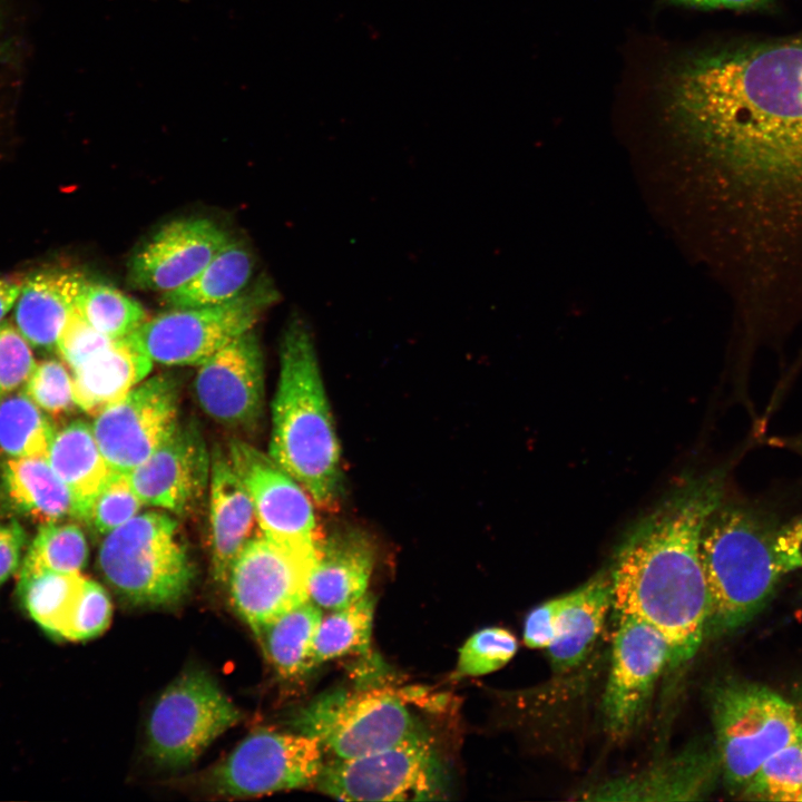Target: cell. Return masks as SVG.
Wrapping results in <instances>:
<instances>
[{"label":"cell","instance_id":"1","mask_svg":"<svg viewBox=\"0 0 802 802\" xmlns=\"http://www.w3.org/2000/svg\"><path fill=\"white\" fill-rule=\"evenodd\" d=\"M663 99L737 169L750 275L802 277V32L691 55L668 72Z\"/></svg>","mask_w":802,"mask_h":802},{"label":"cell","instance_id":"2","mask_svg":"<svg viewBox=\"0 0 802 802\" xmlns=\"http://www.w3.org/2000/svg\"><path fill=\"white\" fill-rule=\"evenodd\" d=\"M724 486L722 470L684 475L627 528L607 568L612 608L655 627L671 647L672 666L688 662L705 637L707 590L698 545Z\"/></svg>","mask_w":802,"mask_h":802},{"label":"cell","instance_id":"3","mask_svg":"<svg viewBox=\"0 0 802 802\" xmlns=\"http://www.w3.org/2000/svg\"><path fill=\"white\" fill-rule=\"evenodd\" d=\"M270 457L319 507L338 505L343 489L341 447L312 331L297 314L288 320L280 342Z\"/></svg>","mask_w":802,"mask_h":802},{"label":"cell","instance_id":"4","mask_svg":"<svg viewBox=\"0 0 802 802\" xmlns=\"http://www.w3.org/2000/svg\"><path fill=\"white\" fill-rule=\"evenodd\" d=\"M779 528L757 509L724 499L707 516L698 545L705 637L736 632L766 606L784 575L775 554Z\"/></svg>","mask_w":802,"mask_h":802},{"label":"cell","instance_id":"5","mask_svg":"<svg viewBox=\"0 0 802 802\" xmlns=\"http://www.w3.org/2000/svg\"><path fill=\"white\" fill-rule=\"evenodd\" d=\"M97 561L107 583L138 606L175 605L194 579L176 520L159 511L136 515L106 534Z\"/></svg>","mask_w":802,"mask_h":802},{"label":"cell","instance_id":"6","mask_svg":"<svg viewBox=\"0 0 802 802\" xmlns=\"http://www.w3.org/2000/svg\"><path fill=\"white\" fill-rule=\"evenodd\" d=\"M711 713L715 751L731 793L740 794L762 764L796 742L802 731L796 707L756 683L726 681L716 685Z\"/></svg>","mask_w":802,"mask_h":802},{"label":"cell","instance_id":"7","mask_svg":"<svg viewBox=\"0 0 802 802\" xmlns=\"http://www.w3.org/2000/svg\"><path fill=\"white\" fill-rule=\"evenodd\" d=\"M239 718L238 708L211 675L187 671L154 704L147 722V753L159 766H187Z\"/></svg>","mask_w":802,"mask_h":802},{"label":"cell","instance_id":"8","mask_svg":"<svg viewBox=\"0 0 802 802\" xmlns=\"http://www.w3.org/2000/svg\"><path fill=\"white\" fill-rule=\"evenodd\" d=\"M291 723L338 759L369 754L420 733L401 696L385 689L322 695Z\"/></svg>","mask_w":802,"mask_h":802},{"label":"cell","instance_id":"9","mask_svg":"<svg viewBox=\"0 0 802 802\" xmlns=\"http://www.w3.org/2000/svg\"><path fill=\"white\" fill-rule=\"evenodd\" d=\"M276 300L267 285L246 290L228 302L192 309H170L146 320L129 334L153 361L166 365L202 364L237 336L253 329Z\"/></svg>","mask_w":802,"mask_h":802},{"label":"cell","instance_id":"10","mask_svg":"<svg viewBox=\"0 0 802 802\" xmlns=\"http://www.w3.org/2000/svg\"><path fill=\"white\" fill-rule=\"evenodd\" d=\"M438 763L423 733L352 759L323 763L316 779L322 793L342 801L426 799L437 784Z\"/></svg>","mask_w":802,"mask_h":802},{"label":"cell","instance_id":"11","mask_svg":"<svg viewBox=\"0 0 802 802\" xmlns=\"http://www.w3.org/2000/svg\"><path fill=\"white\" fill-rule=\"evenodd\" d=\"M323 747L301 733L257 730L245 737L211 773L216 793L254 796L315 783Z\"/></svg>","mask_w":802,"mask_h":802},{"label":"cell","instance_id":"12","mask_svg":"<svg viewBox=\"0 0 802 802\" xmlns=\"http://www.w3.org/2000/svg\"><path fill=\"white\" fill-rule=\"evenodd\" d=\"M317 554L263 534L245 545L226 583L233 607L252 630L309 599V579Z\"/></svg>","mask_w":802,"mask_h":802},{"label":"cell","instance_id":"13","mask_svg":"<svg viewBox=\"0 0 802 802\" xmlns=\"http://www.w3.org/2000/svg\"><path fill=\"white\" fill-rule=\"evenodd\" d=\"M178 382L155 375L137 384L91 424L111 472L128 473L143 463L178 424Z\"/></svg>","mask_w":802,"mask_h":802},{"label":"cell","instance_id":"14","mask_svg":"<svg viewBox=\"0 0 802 802\" xmlns=\"http://www.w3.org/2000/svg\"><path fill=\"white\" fill-rule=\"evenodd\" d=\"M228 458L248 491L264 536L280 544L317 554L320 534L313 499L304 487L271 457L233 439Z\"/></svg>","mask_w":802,"mask_h":802},{"label":"cell","instance_id":"15","mask_svg":"<svg viewBox=\"0 0 802 802\" xmlns=\"http://www.w3.org/2000/svg\"><path fill=\"white\" fill-rule=\"evenodd\" d=\"M666 638L633 615H618L602 711L607 734L625 739L639 723L656 682L671 662Z\"/></svg>","mask_w":802,"mask_h":802},{"label":"cell","instance_id":"16","mask_svg":"<svg viewBox=\"0 0 802 802\" xmlns=\"http://www.w3.org/2000/svg\"><path fill=\"white\" fill-rule=\"evenodd\" d=\"M199 365L194 391L203 411L227 427H254L264 410V361L256 334L243 333Z\"/></svg>","mask_w":802,"mask_h":802},{"label":"cell","instance_id":"17","mask_svg":"<svg viewBox=\"0 0 802 802\" xmlns=\"http://www.w3.org/2000/svg\"><path fill=\"white\" fill-rule=\"evenodd\" d=\"M228 239L208 218L169 222L130 257L128 282L138 290L173 291L193 280Z\"/></svg>","mask_w":802,"mask_h":802},{"label":"cell","instance_id":"18","mask_svg":"<svg viewBox=\"0 0 802 802\" xmlns=\"http://www.w3.org/2000/svg\"><path fill=\"white\" fill-rule=\"evenodd\" d=\"M211 454L194 422H178L166 440L128 472L143 505L184 514L209 483Z\"/></svg>","mask_w":802,"mask_h":802},{"label":"cell","instance_id":"19","mask_svg":"<svg viewBox=\"0 0 802 802\" xmlns=\"http://www.w3.org/2000/svg\"><path fill=\"white\" fill-rule=\"evenodd\" d=\"M208 490L212 570L217 581L226 583L234 560L253 538L257 520L248 491L219 448L211 453Z\"/></svg>","mask_w":802,"mask_h":802},{"label":"cell","instance_id":"20","mask_svg":"<svg viewBox=\"0 0 802 802\" xmlns=\"http://www.w3.org/2000/svg\"><path fill=\"white\" fill-rule=\"evenodd\" d=\"M374 566V545L361 529L345 527L323 538L309 579V599L321 609L345 607L363 595Z\"/></svg>","mask_w":802,"mask_h":802},{"label":"cell","instance_id":"21","mask_svg":"<svg viewBox=\"0 0 802 802\" xmlns=\"http://www.w3.org/2000/svg\"><path fill=\"white\" fill-rule=\"evenodd\" d=\"M86 281L71 270H46L22 281L12 309L13 324L32 348L56 349Z\"/></svg>","mask_w":802,"mask_h":802},{"label":"cell","instance_id":"22","mask_svg":"<svg viewBox=\"0 0 802 802\" xmlns=\"http://www.w3.org/2000/svg\"><path fill=\"white\" fill-rule=\"evenodd\" d=\"M153 361L129 335L72 370L77 407L92 417L124 399L153 369Z\"/></svg>","mask_w":802,"mask_h":802},{"label":"cell","instance_id":"23","mask_svg":"<svg viewBox=\"0 0 802 802\" xmlns=\"http://www.w3.org/2000/svg\"><path fill=\"white\" fill-rule=\"evenodd\" d=\"M612 604V580L607 568L564 595L557 636L546 648L555 672H567L587 657L604 627Z\"/></svg>","mask_w":802,"mask_h":802},{"label":"cell","instance_id":"24","mask_svg":"<svg viewBox=\"0 0 802 802\" xmlns=\"http://www.w3.org/2000/svg\"><path fill=\"white\" fill-rule=\"evenodd\" d=\"M721 772L716 751L685 752L635 777L596 789L589 800H697Z\"/></svg>","mask_w":802,"mask_h":802},{"label":"cell","instance_id":"25","mask_svg":"<svg viewBox=\"0 0 802 802\" xmlns=\"http://www.w3.org/2000/svg\"><path fill=\"white\" fill-rule=\"evenodd\" d=\"M1 489L9 506L42 524L67 518L81 520L78 503L45 458H7L1 467Z\"/></svg>","mask_w":802,"mask_h":802},{"label":"cell","instance_id":"26","mask_svg":"<svg viewBox=\"0 0 802 802\" xmlns=\"http://www.w3.org/2000/svg\"><path fill=\"white\" fill-rule=\"evenodd\" d=\"M47 459L74 495L81 520L87 521L92 501L111 472L91 426L75 420L57 430Z\"/></svg>","mask_w":802,"mask_h":802},{"label":"cell","instance_id":"27","mask_svg":"<svg viewBox=\"0 0 802 802\" xmlns=\"http://www.w3.org/2000/svg\"><path fill=\"white\" fill-rule=\"evenodd\" d=\"M253 271L252 251L243 241L229 238L193 280L163 293L162 301L169 309L222 304L247 290Z\"/></svg>","mask_w":802,"mask_h":802},{"label":"cell","instance_id":"28","mask_svg":"<svg viewBox=\"0 0 802 802\" xmlns=\"http://www.w3.org/2000/svg\"><path fill=\"white\" fill-rule=\"evenodd\" d=\"M322 616V609L307 599L253 629L266 661L281 677H300L315 666L312 651Z\"/></svg>","mask_w":802,"mask_h":802},{"label":"cell","instance_id":"29","mask_svg":"<svg viewBox=\"0 0 802 802\" xmlns=\"http://www.w3.org/2000/svg\"><path fill=\"white\" fill-rule=\"evenodd\" d=\"M85 580L80 573L42 570L19 574L17 588L28 615L47 633L61 637Z\"/></svg>","mask_w":802,"mask_h":802},{"label":"cell","instance_id":"30","mask_svg":"<svg viewBox=\"0 0 802 802\" xmlns=\"http://www.w3.org/2000/svg\"><path fill=\"white\" fill-rule=\"evenodd\" d=\"M23 391L0 399V452L7 458H48L52 419Z\"/></svg>","mask_w":802,"mask_h":802},{"label":"cell","instance_id":"31","mask_svg":"<svg viewBox=\"0 0 802 802\" xmlns=\"http://www.w3.org/2000/svg\"><path fill=\"white\" fill-rule=\"evenodd\" d=\"M375 599L366 593L354 603L322 616L313 643L314 665L369 651Z\"/></svg>","mask_w":802,"mask_h":802},{"label":"cell","instance_id":"32","mask_svg":"<svg viewBox=\"0 0 802 802\" xmlns=\"http://www.w3.org/2000/svg\"><path fill=\"white\" fill-rule=\"evenodd\" d=\"M87 558V539L78 525L62 521L42 524L26 551L19 574L42 570L80 573Z\"/></svg>","mask_w":802,"mask_h":802},{"label":"cell","instance_id":"33","mask_svg":"<svg viewBox=\"0 0 802 802\" xmlns=\"http://www.w3.org/2000/svg\"><path fill=\"white\" fill-rule=\"evenodd\" d=\"M76 307L96 330L114 340L131 334L147 320L138 301L100 282L86 281Z\"/></svg>","mask_w":802,"mask_h":802},{"label":"cell","instance_id":"34","mask_svg":"<svg viewBox=\"0 0 802 802\" xmlns=\"http://www.w3.org/2000/svg\"><path fill=\"white\" fill-rule=\"evenodd\" d=\"M802 792V744L798 740L771 755L740 793L751 801L796 802Z\"/></svg>","mask_w":802,"mask_h":802},{"label":"cell","instance_id":"35","mask_svg":"<svg viewBox=\"0 0 802 802\" xmlns=\"http://www.w3.org/2000/svg\"><path fill=\"white\" fill-rule=\"evenodd\" d=\"M515 635L501 627H487L471 635L459 649L454 677H476L505 666L517 653Z\"/></svg>","mask_w":802,"mask_h":802},{"label":"cell","instance_id":"36","mask_svg":"<svg viewBox=\"0 0 802 802\" xmlns=\"http://www.w3.org/2000/svg\"><path fill=\"white\" fill-rule=\"evenodd\" d=\"M23 392L52 420L70 414L77 407L72 375L67 364L57 359L36 362Z\"/></svg>","mask_w":802,"mask_h":802},{"label":"cell","instance_id":"37","mask_svg":"<svg viewBox=\"0 0 802 802\" xmlns=\"http://www.w3.org/2000/svg\"><path fill=\"white\" fill-rule=\"evenodd\" d=\"M141 505L128 475L110 472L92 501L87 522L106 535L138 515Z\"/></svg>","mask_w":802,"mask_h":802},{"label":"cell","instance_id":"38","mask_svg":"<svg viewBox=\"0 0 802 802\" xmlns=\"http://www.w3.org/2000/svg\"><path fill=\"white\" fill-rule=\"evenodd\" d=\"M111 612L107 591L98 583L86 578L60 638L82 642L97 637L108 627Z\"/></svg>","mask_w":802,"mask_h":802},{"label":"cell","instance_id":"39","mask_svg":"<svg viewBox=\"0 0 802 802\" xmlns=\"http://www.w3.org/2000/svg\"><path fill=\"white\" fill-rule=\"evenodd\" d=\"M113 341L96 330L75 306L59 334L56 350L68 368L75 370Z\"/></svg>","mask_w":802,"mask_h":802},{"label":"cell","instance_id":"40","mask_svg":"<svg viewBox=\"0 0 802 802\" xmlns=\"http://www.w3.org/2000/svg\"><path fill=\"white\" fill-rule=\"evenodd\" d=\"M36 361L31 345L13 323H0V399L26 383Z\"/></svg>","mask_w":802,"mask_h":802},{"label":"cell","instance_id":"41","mask_svg":"<svg viewBox=\"0 0 802 802\" xmlns=\"http://www.w3.org/2000/svg\"><path fill=\"white\" fill-rule=\"evenodd\" d=\"M564 595L534 607L524 624V643L529 648H547L557 636L559 613Z\"/></svg>","mask_w":802,"mask_h":802},{"label":"cell","instance_id":"42","mask_svg":"<svg viewBox=\"0 0 802 802\" xmlns=\"http://www.w3.org/2000/svg\"><path fill=\"white\" fill-rule=\"evenodd\" d=\"M27 535L16 519L0 518V585L20 567Z\"/></svg>","mask_w":802,"mask_h":802},{"label":"cell","instance_id":"43","mask_svg":"<svg viewBox=\"0 0 802 802\" xmlns=\"http://www.w3.org/2000/svg\"><path fill=\"white\" fill-rule=\"evenodd\" d=\"M775 554L784 575L802 568V516L779 528Z\"/></svg>","mask_w":802,"mask_h":802},{"label":"cell","instance_id":"44","mask_svg":"<svg viewBox=\"0 0 802 802\" xmlns=\"http://www.w3.org/2000/svg\"><path fill=\"white\" fill-rule=\"evenodd\" d=\"M677 3L704 9H735L765 11L774 7V0H672Z\"/></svg>","mask_w":802,"mask_h":802},{"label":"cell","instance_id":"45","mask_svg":"<svg viewBox=\"0 0 802 802\" xmlns=\"http://www.w3.org/2000/svg\"><path fill=\"white\" fill-rule=\"evenodd\" d=\"M22 281L17 278L0 277V323L13 309Z\"/></svg>","mask_w":802,"mask_h":802},{"label":"cell","instance_id":"46","mask_svg":"<svg viewBox=\"0 0 802 802\" xmlns=\"http://www.w3.org/2000/svg\"><path fill=\"white\" fill-rule=\"evenodd\" d=\"M3 3H4V0H0V52H1V47H2V36H3V29H4Z\"/></svg>","mask_w":802,"mask_h":802},{"label":"cell","instance_id":"47","mask_svg":"<svg viewBox=\"0 0 802 802\" xmlns=\"http://www.w3.org/2000/svg\"><path fill=\"white\" fill-rule=\"evenodd\" d=\"M798 801L802 802V792L799 794V796H798V799H796V802H798Z\"/></svg>","mask_w":802,"mask_h":802},{"label":"cell","instance_id":"48","mask_svg":"<svg viewBox=\"0 0 802 802\" xmlns=\"http://www.w3.org/2000/svg\"><path fill=\"white\" fill-rule=\"evenodd\" d=\"M801 730H802V724H801ZM799 741H800V743L802 744V731H801V735H800V737H799Z\"/></svg>","mask_w":802,"mask_h":802}]
</instances>
